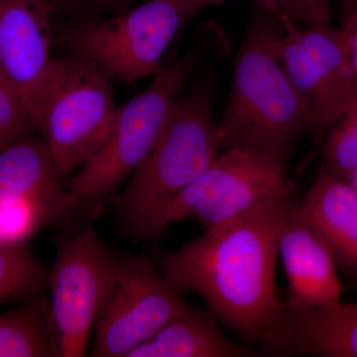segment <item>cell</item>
Instances as JSON below:
<instances>
[{
  "mask_svg": "<svg viewBox=\"0 0 357 357\" xmlns=\"http://www.w3.org/2000/svg\"><path fill=\"white\" fill-rule=\"evenodd\" d=\"M289 204L278 236L279 257L288 281V309L307 311L342 299L344 286L330 248Z\"/></svg>",
  "mask_w": 357,
  "mask_h": 357,
  "instance_id": "obj_12",
  "label": "cell"
},
{
  "mask_svg": "<svg viewBox=\"0 0 357 357\" xmlns=\"http://www.w3.org/2000/svg\"><path fill=\"white\" fill-rule=\"evenodd\" d=\"M293 197L260 206L185 243L160 260L174 285L196 293L218 321L267 349L287 314L277 294L282 218Z\"/></svg>",
  "mask_w": 357,
  "mask_h": 357,
  "instance_id": "obj_1",
  "label": "cell"
},
{
  "mask_svg": "<svg viewBox=\"0 0 357 357\" xmlns=\"http://www.w3.org/2000/svg\"><path fill=\"white\" fill-rule=\"evenodd\" d=\"M265 351L279 356L357 357V302L340 301L307 311L288 309Z\"/></svg>",
  "mask_w": 357,
  "mask_h": 357,
  "instance_id": "obj_14",
  "label": "cell"
},
{
  "mask_svg": "<svg viewBox=\"0 0 357 357\" xmlns=\"http://www.w3.org/2000/svg\"><path fill=\"white\" fill-rule=\"evenodd\" d=\"M279 24L277 53L304 105L311 131L330 128L357 107L356 79L344 35L330 24Z\"/></svg>",
  "mask_w": 357,
  "mask_h": 357,
  "instance_id": "obj_9",
  "label": "cell"
},
{
  "mask_svg": "<svg viewBox=\"0 0 357 357\" xmlns=\"http://www.w3.org/2000/svg\"><path fill=\"white\" fill-rule=\"evenodd\" d=\"M323 147L324 167L347 180L357 167V107L331 126Z\"/></svg>",
  "mask_w": 357,
  "mask_h": 357,
  "instance_id": "obj_19",
  "label": "cell"
},
{
  "mask_svg": "<svg viewBox=\"0 0 357 357\" xmlns=\"http://www.w3.org/2000/svg\"><path fill=\"white\" fill-rule=\"evenodd\" d=\"M261 10L237 53L218 139L220 149L243 148L286 164L294 143L311 131V124L277 53L280 24Z\"/></svg>",
  "mask_w": 357,
  "mask_h": 357,
  "instance_id": "obj_3",
  "label": "cell"
},
{
  "mask_svg": "<svg viewBox=\"0 0 357 357\" xmlns=\"http://www.w3.org/2000/svg\"><path fill=\"white\" fill-rule=\"evenodd\" d=\"M356 283H357V273H356Z\"/></svg>",
  "mask_w": 357,
  "mask_h": 357,
  "instance_id": "obj_26",
  "label": "cell"
},
{
  "mask_svg": "<svg viewBox=\"0 0 357 357\" xmlns=\"http://www.w3.org/2000/svg\"><path fill=\"white\" fill-rule=\"evenodd\" d=\"M256 354L229 340L210 310L189 306L128 357H250Z\"/></svg>",
  "mask_w": 357,
  "mask_h": 357,
  "instance_id": "obj_16",
  "label": "cell"
},
{
  "mask_svg": "<svg viewBox=\"0 0 357 357\" xmlns=\"http://www.w3.org/2000/svg\"><path fill=\"white\" fill-rule=\"evenodd\" d=\"M213 83L204 81L174 100L153 148L128 187L107 197L119 234L157 241L171 204L220 154Z\"/></svg>",
  "mask_w": 357,
  "mask_h": 357,
  "instance_id": "obj_2",
  "label": "cell"
},
{
  "mask_svg": "<svg viewBox=\"0 0 357 357\" xmlns=\"http://www.w3.org/2000/svg\"><path fill=\"white\" fill-rule=\"evenodd\" d=\"M285 163L243 148H229L184 190L167 210L164 230L194 218L215 229L265 204L293 197L296 185Z\"/></svg>",
  "mask_w": 357,
  "mask_h": 357,
  "instance_id": "obj_7",
  "label": "cell"
},
{
  "mask_svg": "<svg viewBox=\"0 0 357 357\" xmlns=\"http://www.w3.org/2000/svg\"><path fill=\"white\" fill-rule=\"evenodd\" d=\"M119 260L93 229L58 239L48 289L61 357L86 356Z\"/></svg>",
  "mask_w": 357,
  "mask_h": 357,
  "instance_id": "obj_10",
  "label": "cell"
},
{
  "mask_svg": "<svg viewBox=\"0 0 357 357\" xmlns=\"http://www.w3.org/2000/svg\"><path fill=\"white\" fill-rule=\"evenodd\" d=\"M199 59V51H189L162 66L143 93L116 107L102 144L70 180V194L82 202L107 199L133 174L158 140L174 100Z\"/></svg>",
  "mask_w": 357,
  "mask_h": 357,
  "instance_id": "obj_5",
  "label": "cell"
},
{
  "mask_svg": "<svg viewBox=\"0 0 357 357\" xmlns=\"http://www.w3.org/2000/svg\"><path fill=\"white\" fill-rule=\"evenodd\" d=\"M347 181L349 182V184L351 185L352 189L354 190V192H356L357 195V167L349 174V177L347 178Z\"/></svg>",
  "mask_w": 357,
  "mask_h": 357,
  "instance_id": "obj_24",
  "label": "cell"
},
{
  "mask_svg": "<svg viewBox=\"0 0 357 357\" xmlns=\"http://www.w3.org/2000/svg\"><path fill=\"white\" fill-rule=\"evenodd\" d=\"M18 201L36 204L45 225L84 203L63 188L43 138L30 136L0 150V206Z\"/></svg>",
  "mask_w": 357,
  "mask_h": 357,
  "instance_id": "obj_13",
  "label": "cell"
},
{
  "mask_svg": "<svg viewBox=\"0 0 357 357\" xmlns=\"http://www.w3.org/2000/svg\"><path fill=\"white\" fill-rule=\"evenodd\" d=\"M183 294L149 258L119 257L96 317L91 356L128 357L189 307Z\"/></svg>",
  "mask_w": 357,
  "mask_h": 357,
  "instance_id": "obj_8",
  "label": "cell"
},
{
  "mask_svg": "<svg viewBox=\"0 0 357 357\" xmlns=\"http://www.w3.org/2000/svg\"><path fill=\"white\" fill-rule=\"evenodd\" d=\"M48 284L49 269L25 241H0V304L31 299Z\"/></svg>",
  "mask_w": 357,
  "mask_h": 357,
  "instance_id": "obj_18",
  "label": "cell"
},
{
  "mask_svg": "<svg viewBox=\"0 0 357 357\" xmlns=\"http://www.w3.org/2000/svg\"><path fill=\"white\" fill-rule=\"evenodd\" d=\"M116 107L105 73L77 56L55 58L38 131L61 177L100 147Z\"/></svg>",
  "mask_w": 357,
  "mask_h": 357,
  "instance_id": "obj_6",
  "label": "cell"
},
{
  "mask_svg": "<svg viewBox=\"0 0 357 357\" xmlns=\"http://www.w3.org/2000/svg\"><path fill=\"white\" fill-rule=\"evenodd\" d=\"M54 10H79L86 4L84 0H47Z\"/></svg>",
  "mask_w": 357,
  "mask_h": 357,
  "instance_id": "obj_23",
  "label": "cell"
},
{
  "mask_svg": "<svg viewBox=\"0 0 357 357\" xmlns=\"http://www.w3.org/2000/svg\"><path fill=\"white\" fill-rule=\"evenodd\" d=\"M210 6L211 0H148L112 17L62 26L55 37L69 55L130 83L154 76L178 30Z\"/></svg>",
  "mask_w": 357,
  "mask_h": 357,
  "instance_id": "obj_4",
  "label": "cell"
},
{
  "mask_svg": "<svg viewBox=\"0 0 357 357\" xmlns=\"http://www.w3.org/2000/svg\"><path fill=\"white\" fill-rule=\"evenodd\" d=\"M342 2L344 3V11L340 30L347 44L357 88V0H342Z\"/></svg>",
  "mask_w": 357,
  "mask_h": 357,
  "instance_id": "obj_22",
  "label": "cell"
},
{
  "mask_svg": "<svg viewBox=\"0 0 357 357\" xmlns=\"http://www.w3.org/2000/svg\"><path fill=\"white\" fill-rule=\"evenodd\" d=\"M316 1L318 2L319 6L326 8V10L332 11V3L333 2L337 1V0H316Z\"/></svg>",
  "mask_w": 357,
  "mask_h": 357,
  "instance_id": "obj_25",
  "label": "cell"
},
{
  "mask_svg": "<svg viewBox=\"0 0 357 357\" xmlns=\"http://www.w3.org/2000/svg\"><path fill=\"white\" fill-rule=\"evenodd\" d=\"M37 130L22 98L0 77V150Z\"/></svg>",
  "mask_w": 357,
  "mask_h": 357,
  "instance_id": "obj_20",
  "label": "cell"
},
{
  "mask_svg": "<svg viewBox=\"0 0 357 357\" xmlns=\"http://www.w3.org/2000/svg\"><path fill=\"white\" fill-rule=\"evenodd\" d=\"M295 206L332 250L337 264L357 273V195L349 182L323 166Z\"/></svg>",
  "mask_w": 357,
  "mask_h": 357,
  "instance_id": "obj_15",
  "label": "cell"
},
{
  "mask_svg": "<svg viewBox=\"0 0 357 357\" xmlns=\"http://www.w3.org/2000/svg\"><path fill=\"white\" fill-rule=\"evenodd\" d=\"M47 0H0V77L20 95L38 130L55 57Z\"/></svg>",
  "mask_w": 357,
  "mask_h": 357,
  "instance_id": "obj_11",
  "label": "cell"
},
{
  "mask_svg": "<svg viewBox=\"0 0 357 357\" xmlns=\"http://www.w3.org/2000/svg\"><path fill=\"white\" fill-rule=\"evenodd\" d=\"M0 357H61L50 299L44 293L0 314Z\"/></svg>",
  "mask_w": 357,
  "mask_h": 357,
  "instance_id": "obj_17",
  "label": "cell"
},
{
  "mask_svg": "<svg viewBox=\"0 0 357 357\" xmlns=\"http://www.w3.org/2000/svg\"><path fill=\"white\" fill-rule=\"evenodd\" d=\"M225 0H211V4ZM265 13L275 20L304 22L307 25L330 24L332 11L326 10L316 0H256Z\"/></svg>",
  "mask_w": 357,
  "mask_h": 357,
  "instance_id": "obj_21",
  "label": "cell"
}]
</instances>
